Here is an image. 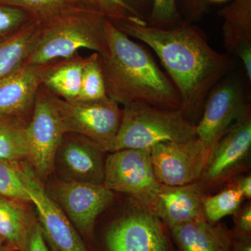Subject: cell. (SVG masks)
Instances as JSON below:
<instances>
[{"label": "cell", "instance_id": "27", "mask_svg": "<svg viewBox=\"0 0 251 251\" xmlns=\"http://www.w3.org/2000/svg\"><path fill=\"white\" fill-rule=\"evenodd\" d=\"M19 162L0 161V196L23 202H31L22 177Z\"/></svg>", "mask_w": 251, "mask_h": 251}, {"label": "cell", "instance_id": "16", "mask_svg": "<svg viewBox=\"0 0 251 251\" xmlns=\"http://www.w3.org/2000/svg\"><path fill=\"white\" fill-rule=\"evenodd\" d=\"M203 195L198 182L176 186L161 184L156 200L149 211L168 227L203 219Z\"/></svg>", "mask_w": 251, "mask_h": 251}, {"label": "cell", "instance_id": "14", "mask_svg": "<svg viewBox=\"0 0 251 251\" xmlns=\"http://www.w3.org/2000/svg\"><path fill=\"white\" fill-rule=\"evenodd\" d=\"M105 151L80 135L66 133L59 145L55 162L67 180L103 184Z\"/></svg>", "mask_w": 251, "mask_h": 251}, {"label": "cell", "instance_id": "17", "mask_svg": "<svg viewBox=\"0 0 251 251\" xmlns=\"http://www.w3.org/2000/svg\"><path fill=\"white\" fill-rule=\"evenodd\" d=\"M225 47L236 54L251 81V0H233L220 9Z\"/></svg>", "mask_w": 251, "mask_h": 251}, {"label": "cell", "instance_id": "15", "mask_svg": "<svg viewBox=\"0 0 251 251\" xmlns=\"http://www.w3.org/2000/svg\"><path fill=\"white\" fill-rule=\"evenodd\" d=\"M49 64H25L0 80V119L29 121Z\"/></svg>", "mask_w": 251, "mask_h": 251}, {"label": "cell", "instance_id": "35", "mask_svg": "<svg viewBox=\"0 0 251 251\" xmlns=\"http://www.w3.org/2000/svg\"><path fill=\"white\" fill-rule=\"evenodd\" d=\"M230 251H251V237L232 238Z\"/></svg>", "mask_w": 251, "mask_h": 251}, {"label": "cell", "instance_id": "12", "mask_svg": "<svg viewBox=\"0 0 251 251\" xmlns=\"http://www.w3.org/2000/svg\"><path fill=\"white\" fill-rule=\"evenodd\" d=\"M102 247L103 251H176L168 227L143 214L126 216L106 227Z\"/></svg>", "mask_w": 251, "mask_h": 251}, {"label": "cell", "instance_id": "9", "mask_svg": "<svg viewBox=\"0 0 251 251\" xmlns=\"http://www.w3.org/2000/svg\"><path fill=\"white\" fill-rule=\"evenodd\" d=\"M251 112L242 86L232 78L223 79L208 95L196 135L206 150L212 147L238 121Z\"/></svg>", "mask_w": 251, "mask_h": 251}, {"label": "cell", "instance_id": "29", "mask_svg": "<svg viewBox=\"0 0 251 251\" xmlns=\"http://www.w3.org/2000/svg\"><path fill=\"white\" fill-rule=\"evenodd\" d=\"M180 15L176 0H151V10L148 25L152 27L168 28L179 23Z\"/></svg>", "mask_w": 251, "mask_h": 251}, {"label": "cell", "instance_id": "6", "mask_svg": "<svg viewBox=\"0 0 251 251\" xmlns=\"http://www.w3.org/2000/svg\"><path fill=\"white\" fill-rule=\"evenodd\" d=\"M103 185L112 192L128 195L150 210L161 186L153 171L150 150L110 152L105 158Z\"/></svg>", "mask_w": 251, "mask_h": 251}, {"label": "cell", "instance_id": "5", "mask_svg": "<svg viewBox=\"0 0 251 251\" xmlns=\"http://www.w3.org/2000/svg\"><path fill=\"white\" fill-rule=\"evenodd\" d=\"M55 102L65 134L80 135L110 152L122 118L118 103L108 97L65 100L55 96Z\"/></svg>", "mask_w": 251, "mask_h": 251}, {"label": "cell", "instance_id": "1", "mask_svg": "<svg viewBox=\"0 0 251 251\" xmlns=\"http://www.w3.org/2000/svg\"><path fill=\"white\" fill-rule=\"evenodd\" d=\"M113 23L127 36L154 51L179 93L185 115L191 121L201 118L208 95L231 72L232 61L213 49L198 28L187 21L172 28L130 21Z\"/></svg>", "mask_w": 251, "mask_h": 251}, {"label": "cell", "instance_id": "24", "mask_svg": "<svg viewBox=\"0 0 251 251\" xmlns=\"http://www.w3.org/2000/svg\"><path fill=\"white\" fill-rule=\"evenodd\" d=\"M77 7L98 13L112 23L130 21L147 25L146 21L129 6L125 0H72Z\"/></svg>", "mask_w": 251, "mask_h": 251}, {"label": "cell", "instance_id": "11", "mask_svg": "<svg viewBox=\"0 0 251 251\" xmlns=\"http://www.w3.org/2000/svg\"><path fill=\"white\" fill-rule=\"evenodd\" d=\"M53 195L81 237L93 240L96 221L113 201L114 193L103 184L65 179L54 186Z\"/></svg>", "mask_w": 251, "mask_h": 251}, {"label": "cell", "instance_id": "23", "mask_svg": "<svg viewBox=\"0 0 251 251\" xmlns=\"http://www.w3.org/2000/svg\"><path fill=\"white\" fill-rule=\"evenodd\" d=\"M244 198L234 185L228 186L214 196L203 195V216L210 224H216L226 216L234 215L242 205Z\"/></svg>", "mask_w": 251, "mask_h": 251}, {"label": "cell", "instance_id": "33", "mask_svg": "<svg viewBox=\"0 0 251 251\" xmlns=\"http://www.w3.org/2000/svg\"><path fill=\"white\" fill-rule=\"evenodd\" d=\"M229 183L234 185L244 196V199H251V175L239 176L232 178Z\"/></svg>", "mask_w": 251, "mask_h": 251}, {"label": "cell", "instance_id": "19", "mask_svg": "<svg viewBox=\"0 0 251 251\" xmlns=\"http://www.w3.org/2000/svg\"><path fill=\"white\" fill-rule=\"evenodd\" d=\"M85 63V58L78 53L69 58L49 63L44 73L42 85L63 100H77Z\"/></svg>", "mask_w": 251, "mask_h": 251}, {"label": "cell", "instance_id": "30", "mask_svg": "<svg viewBox=\"0 0 251 251\" xmlns=\"http://www.w3.org/2000/svg\"><path fill=\"white\" fill-rule=\"evenodd\" d=\"M234 227L231 231L232 238L251 237V204L241 205L234 214Z\"/></svg>", "mask_w": 251, "mask_h": 251}, {"label": "cell", "instance_id": "3", "mask_svg": "<svg viewBox=\"0 0 251 251\" xmlns=\"http://www.w3.org/2000/svg\"><path fill=\"white\" fill-rule=\"evenodd\" d=\"M108 18L94 11L76 7L40 23V32L27 64L45 65L78 53L81 49L99 55L108 53Z\"/></svg>", "mask_w": 251, "mask_h": 251}, {"label": "cell", "instance_id": "31", "mask_svg": "<svg viewBox=\"0 0 251 251\" xmlns=\"http://www.w3.org/2000/svg\"><path fill=\"white\" fill-rule=\"evenodd\" d=\"M22 251H50L39 221H36L31 227Z\"/></svg>", "mask_w": 251, "mask_h": 251}, {"label": "cell", "instance_id": "28", "mask_svg": "<svg viewBox=\"0 0 251 251\" xmlns=\"http://www.w3.org/2000/svg\"><path fill=\"white\" fill-rule=\"evenodd\" d=\"M35 21L23 10L0 4V41L9 39Z\"/></svg>", "mask_w": 251, "mask_h": 251}, {"label": "cell", "instance_id": "7", "mask_svg": "<svg viewBox=\"0 0 251 251\" xmlns=\"http://www.w3.org/2000/svg\"><path fill=\"white\" fill-rule=\"evenodd\" d=\"M29 163L39 179H46L54 167L64 133L55 96L41 85L27 126Z\"/></svg>", "mask_w": 251, "mask_h": 251}, {"label": "cell", "instance_id": "25", "mask_svg": "<svg viewBox=\"0 0 251 251\" xmlns=\"http://www.w3.org/2000/svg\"><path fill=\"white\" fill-rule=\"evenodd\" d=\"M0 4L23 10L40 23L77 7L72 0H0Z\"/></svg>", "mask_w": 251, "mask_h": 251}, {"label": "cell", "instance_id": "32", "mask_svg": "<svg viewBox=\"0 0 251 251\" xmlns=\"http://www.w3.org/2000/svg\"><path fill=\"white\" fill-rule=\"evenodd\" d=\"M186 17L197 21L202 18L207 9L208 0H180Z\"/></svg>", "mask_w": 251, "mask_h": 251}, {"label": "cell", "instance_id": "8", "mask_svg": "<svg viewBox=\"0 0 251 251\" xmlns=\"http://www.w3.org/2000/svg\"><path fill=\"white\" fill-rule=\"evenodd\" d=\"M251 149V112L243 117L209 150L202 176L198 181L204 190L215 188L233 178L249 161Z\"/></svg>", "mask_w": 251, "mask_h": 251}, {"label": "cell", "instance_id": "22", "mask_svg": "<svg viewBox=\"0 0 251 251\" xmlns=\"http://www.w3.org/2000/svg\"><path fill=\"white\" fill-rule=\"evenodd\" d=\"M29 122L0 119V161L29 160L27 126Z\"/></svg>", "mask_w": 251, "mask_h": 251}, {"label": "cell", "instance_id": "37", "mask_svg": "<svg viewBox=\"0 0 251 251\" xmlns=\"http://www.w3.org/2000/svg\"><path fill=\"white\" fill-rule=\"evenodd\" d=\"M0 251H14L10 249L4 243L0 240Z\"/></svg>", "mask_w": 251, "mask_h": 251}, {"label": "cell", "instance_id": "13", "mask_svg": "<svg viewBox=\"0 0 251 251\" xmlns=\"http://www.w3.org/2000/svg\"><path fill=\"white\" fill-rule=\"evenodd\" d=\"M22 177L46 239L61 251H89L65 213L46 192L34 170L23 166Z\"/></svg>", "mask_w": 251, "mask_h": 251}, {"label": "cell", "instance_id": "26", "mask_svg": "<svg viewBox=\"0 0 251 251\" xmlns=\"http://www.w3.org/2000/svg\"><path fill=\"white\" fill-rule=\"evenodd\" d=\"M107 97L100 56L94 52L86 57L82 70L80 92L77 100H94Z\"/></svg>", "mask_w": 251, "mask_h": 251}, {"label": "cell", "instance_id": "10", "mask_svg": "<svg viewBox=\"0 0 251 251\" xmlns=\"http://www.w3.org/2000/svg\"><path fill=\"white\" fill-rule=\"evenodd\" d=\"M209 153L198 137L187 141L159 143L150 150L157 179L169 186L198 182Z\"/></svg>", "mask_w": 251, "mask_h": 251}, {"label": "cell", "instance_id": "20", "mask_svg": "<svg viewBox=\"0 0 251 251\" xmlns=\"http://www.w3.org/2000/svg\"><path fill=\"white\" fill-rule=\"evenodd\" d=\"M25 202L0 196V240L14 251H22L36 220Z\"/></svg>", "mask_w": 251, "mask_h": 251}, {"label": "cell", "instance_id": "18", "mask_svg": "<svg viewBox=\"0 0 251 251\" xmlns=\"http://www.w3.org/2000/svg\"><path fill=\"white\" fill-rule=\"evenodd\" d=\"M178 251H230L231 231L205 219L168 227Z\"/></svg>", "mask_w": 251, "mask_h": 251}, {"label": "cell", "instance_id": "34", "mask_svg": "<svg viewBox=\"0 0 251 251\" xmlns=\"http://www.w3.org/2000/svg\"><path fill=\"white\" fill-rule=\"evenodd\" d=\"M125 1L148 23L151 10V0H125Z\"/></svg>", "mask_w": 251, "mask_h": 251}, {"label": "cell", "instance_id": "21", "mask_svg": "<svg viewBox=\"0 0 251 251\" xmlns=\"http://www.w3.org/2000/svg\"><path fill=\"white\" fill-rule=\"evenodd\" d=\"M35 21L14 36L0 41V80L27 64L40 32Z\"/></svg>", "mask_w": 251, "mask_h": 251}, {"label": "cell", "instance_id": "2", "mask_svg": "<svg viewBox=\"0 0 251 251\" xmlns=\"http://www.w3.org/2000/svg\"><path fill=\"white\" fill-rule=\"evenodd\" d=\"M108 53L100 56L107 97L119 105L181 108L179 93L143 46L107 20Z\"/></svg>", "mask_w": 251, "mask_h": 251}, {"label": "cell", "instance_id": "36", "mask_svg": "<svg viewBox=\"0 0 251 251\" xmlns=\"http://www.w3.org/2000/svg\"><path fill=\"white\" fill-rule=\"evenodd\" d=\"M46 242H47L48 245H49L50 251H61L60 250H59V249H57V248L55 246H54V244H52V242H50L49 240H48V239H46Z\"/></svg>", "mask_w": 251, "mask_h": 251}, {"label": "cell", "instance_id": "38", "mask_svg": "<svg viewBox=\"0 0 251 251\" xmlns=\"http://www.w3.org/2000/svg\"><path fill=\"white\" fill-rule=\"evenodd\" d=\"M209 2H214V3H220V2H224V1H227V0H208Z\"/></svg>", "mask_w": 251, "mask_h": 251}, {"label": "cell", "instance_id": "4", "mask_svg": "<svg viewBox=\"0 0 251 251\" xmlns=\"http://www.w3.org/2000/svg\"><path fill=\"white\" fill-rule=\"evenodd\" d=\"M123 106L121 124L110 152L125 149L151 150L159 143L187 141L197 137L196 125L181 108L141 103Z\"/></svg>", "mask_w": 251, "mask_h": 251}]
</instances>
